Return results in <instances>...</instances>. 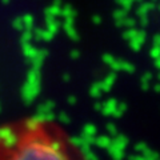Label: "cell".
<instances>
[{
    "mask_svg": "<svg viewBox=\"0 0 160 160\" xmlns=\"http://www.w3.org/2000/svg\"><path fill=\"white\" fill-rule=\"evenodd\" d=\"M0 160H87L83 149L52 119L27 116L0 124Z\"/></svg>",
    "mask_w": 160,
    "mask_h": 160,
    "instance_id": "cell-1",
    "label": "cell"
}]
</instances>
